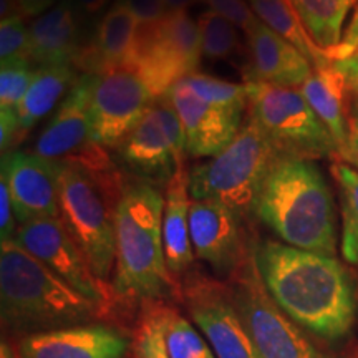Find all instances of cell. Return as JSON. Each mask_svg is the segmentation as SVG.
<instances>
[{"label":"cell","instance_id":"35","mask_svg":"<svg viewBox=\"0 0 358 358\" xmlns=\"http://www.w3.org/2000/svg\"><path fill=\"white\" fill-rule=\"evenodd\" d=\"M327 57L332 64H338V62H345L348 58L358 55V3L353 8L352 19L347 22L345 29H343L342 38L330 50H325Z\"/></svg>","mask_w":358,"mask_h":358},{"label":"cell","instance_id":"7","mask_svg":"<svg viewBox=\"0 0 358 358\" xmlns=\"http://www.w3.org/2000/svg\"><path fill=\"white\" fill-rule=\"evenodd\" d=\"M249 122L266 136L279 158L322 159L338 156L332 134L299 88L245 82Z\"/></svg>","mask_w":358,"mask_h":358},{"label":"cell","instance_id":"18","mask_svg":"<svg viewBox=\"0 0 358 358\" xmlns=\"http://www.w3.org/2000/svg\"><path fill=\"white\" fill-rule=\"evenodd\" d=\"M95 83V73H83L75 82L35 141V155L60 161L78 151L83 153L93 145L90 140V103Z\"/></svg>","mask_w":358,"mask_h":358},{"label":"cell","instance_id":"5","mask_svg":"<svg viewBox=\"0 0 358 358\" xmlns=\"http://www.w3.org/2000/svg\"><path fill=\"white\" fill-rule=\"evenodd\" d=\"M163 209L164 196L150 182L123 187L115 213L116 297L151 302L179 289L164 257Z\"/></svg>","mask_w":358,"mask_h":358},{"label":"cell","instance_id":"26","mask_svg":"<svg viewBox=\"0 0 358 358\" xmlns=\"http://www.w3.org/2000/svg\"><path fill=\"white\" fill-rule=\"evenodd\" d=\"M313 42L330 50L342 38L347 17L358 0H289Z\"/></svg>","mask_w":358,"mask_h":358},{"label":"cell","instance_id":"12","mask_svg":"<svg viewBox=\"0 0 358 358\" xmlns=\"http://www.w3.org/2000/svg\"><path fill=\"white\" fill-rule=\"evenodd\" d=\"M153 100L140 75L128 66L96 75L90 103V140L100 148H118Z\"/></svg>","mask_w":358,"mask_h":358},{"label":"cell","instance_id":"30","mask_svg":"<svg viewBox=\"0 0 358 358\" xmlns=\"http://www.w3.org/2000/svg\"><path fill=\"white\" fill-rule=\"evenodd\" d=\"M182 80L204 100L232 110L244 111L248 108V88H245V83H231L226 82V80L199 73V71Z\"/></svg>","mask_w":358,"mask_h":358},{"label":"cell","instance_id":"8","mask_svg":"<svg viewBox=\"0 0 358 358\" xmlns=\"http://www.w3.org/2000/svg\"><path fill=\"white\" fill-rule=\"evenodd\" d=\"M201 34L187 10L168 12L151 27L138 25L128 69L140 75L155 98H163L179 80L198 73Z\"/></svg>","mask_w":358,"mask_h":358},{"label":"cell","instance_id":"42","mask_svg":"<svg viewBox=\"0 0 358 358\" xmlns=\"http://www.w3.org/2000/svg\"><path fill=\"white\" fill-rule=\"evenodd\" d=\"M335 65L345 73L348 82H350V87L358 90V55L348 58L345 62H338Z\"/></svg>","mask_w":358,"mask_h":358},{"label":"cell","instance_id":"10","mask_svg":"<svg viewBox=\"0 0 358 358\" xmlns=\"http://www.w3.org/2000/svg\"><path fill=\"white\" fill-rule=\"evenodd\" d=\"M186 138L181 120L166 98H156L133 131L120 143V159L143 181L168 185L185 164Z\"/></svg>","mask_w":358,"mask_h":358},{"label":"cell","instance_id":"41","mask_svg":"<svg viewBox=\"0 0 358 358\" xmlns=\"http://www.w3.org/2000/svg\"><path fill=\"white\" fill-rule=\"evenodd\" d=\"M111 0H73L75 7L78 8L82 15H96L105 10L106 6H110Z\"/></svg>","mask_w":358,"mask_h":358},{"label":"cell","instance_id":"36","mask_svg":"<svg viewBox=\"0 0 358 358\" xmlns=\"http://www.w3.org/2000/svg\"><path fill=\"white\" fill-rule=\"evenodd\" d=\"M120 6L127 7L138 20L140 27H151L166 17V7L163 0H115Z\"/></svg>","mask_w":358,"mask_h":358},{"label":"cell","instance_id":"21","mask_svg":"<svg viewBox=\"0 0 358 358\" xmlns=\"http://www.w3.org/2000/svg\"><path fill=\"white\" fill-rule=\"evenodd\" d=\"M138 34V20L127 7L113 2L96 27L92 47L82 53L78 64L85 73L100 75L103 71L128 66Z\"/></svg>","mask_w":358,"mask_h":358},{"label":"cell","instance_id":"15","mask_svg":"<svg viewBox=\"0 0 358 358\" xmlns=\"http://www.w3.org/2000/svg\"><path fill=\"white\" fill-rule=\"evenodd\" d=\"M0 176L10 189L19 227L38 219L60 217L58 161L35 153L8 151L2 156Z\"/></svg>","mask_w":358,"mask_h":358},{"label":"cell","instance_id":"1","mask_svg":"<svg viewBox=\"0 0 358 358\" xmlns=\"http://www.w3.org/2000/svg\"><path fill=\"white\" fill-rule=\"evenodd\" d=\"M252 256L264 287L290 320L324 340L350 334L355 285L337 259L277 241L257 244Z\"/></svg>","mask_w":358,"mask_h":358},{"label":"cell","instance_id":"17","mask_svg":"<svg viewBox=\"0 0 358 358\" xmlns=\"http://www.w3.org/2000/svg\"><path fill=\"white\" fill-rule=\"evenodd\" d=\"M241 219L234 211L214 201H194L189 206V234L192 250L217 274L239 268L244 259Z\"/></svg>","mask_w":358,"mask_h":358},{"label":"cell","instance_id":"24","mask_svg":"<svg viewBox=\"0 0 358 358\" xmlns=\"http://www.w3.org/2000/svg\"><path fill=\"white\" fill-rule=\"evenodd\" d=\"M73 65L37 66L29 92L17 108L22 138L52 111L60 96L77 82Z\"/></svg>","mask_w":358,"mask_h":358},{"label":"cell","instance_id":"2","mask_svg":"<svg viewBox=\"0 0 358 358\" xmlns=\"http://www.w3.org/2000/svg\"><path fill=\"white\" fill-rule=\"evenodd\" d=\"M108 312L20 248L0 245V313L7 332L27 335L92 324Z\"/></svg>","mask_w":358,"mask_h":358},{"label":"cell","instance_id":"33","mask_svg":"<svg viewBox=\"0 0 358 358\" xmlns=\"http://www.w3.org/2000/svg\"><path fill=\"white\" fill-rule=\"evenodd\" d=\"M134 350H136V358H169L161 327L148 303L143 312L140 330L134 338Z\"/></svg>","mask_w":358,"mask_h":358},{"label":"cell","instance_id":"38","mask_svg":"<svg viewBox=\"0 0 358 358\" xmlns=\"http://www.w3.org/2000/svg\"><path fill=\"white\" fill-rule=\"evenodd\" d=\"M22 140V129L17 110L0 108V148L7 155L8 150Z\"/></svg>","mask_w":358,"mask_h":358},{"label":"cell","instance_id":"11","mask_svg":"<svg viewBox=\"0 0 358 358\" xmlns=\"http://www.w3.org/2000/svg\"><path fill=\"white\" fill-rule=\"evenodd\" d=\"M13 241L77 292L106 310L111 307L116 297L113 287L93 272L88 259L60 217L38 219L24 224L19 227Z\"/></svg>","mask_w":358,"mask_h":358},{"label":"cell","instance_id":"45","mask_svg":"<svg viewBox=\"0 0 358 358\" xmlns=\"http://www.w3.org/2000/svg\"><path fill=\"white\" fill-rule=\"evenodd\" d=\"M0 358H20L19 348H15L10 342L2 338V345H0Z\"/></svg>","mask_w":358,"mask_h":358},{"label":"cell","instance_id":"20","mask_svg":"<svg viewBox=\"0 0 358 358\" xmlns=\"http://www.w3.org/2000/svg\"><path fill=\"white\" fill-rule=\"evenodd\" d=\"M83 15L73 0H60L29 25V57L35 66L78 64Z\"/></svg>","mask_w":358,"mask_h":358},{"label":"cell","instance_id":"43","mask_svg":"<svg viewBox=\"0 0 358 358\" xmlns=\"http://www.w3.org/2000/svg\"><path fill=\"white\" fill-rule=\"evenodd\" d=\"M12 17H22L17 0H0V19H12Z\"/></svg>","mask_w":358,"mask_h":358},{"label":"cell","instance_id":"4","mask_svg":"<svg viewBox=\"0 0 358 358\" xmlns=\"http://www.w3.org/2000/svg\"><path fill=\"white\" fill-rule=\"evenodd\" d=\"M103 148L58 161L60 219L88 259L93 272L108 282L115 272V213L122 182L108 166Z\"/></svg>","mask_w":358,"mask_h":358},{"label":"cell","instance_id":"3","mask_svg":"<svg viewBox=\"0 0 358 358\" xmlns=\"http://www.w3.org/2000/svg\"><path fill=\"white\" fill-rule=\"evenodd\" d=\"M254 216L284 244L332 257L337 254L334 198L315 161L277 158L262 185Z\"/></svg>","mask_w":358,"mask_h":358},{"label":"cell","instance_id":"46","mask_svg":"<svg viewBox=\"0 0 358 358\" xmlns=\"http://www.w3.org/2000/svg\"><path fill=\"white\" fill-rule=\"evenodd\" d=\"M355 92H357V93H358V90H355Z\"/></svg>","mask_w":358,"mask_h":358},{"label":"cell","instance_id":"28","mask_svg":"<svg viewBox=\"0 0 358 358\" xmlns=\"http://www.w3.org/2000/svg\"><path fill=\"white\" fill-rule=\"evenodd\" d=\"M342 206V239L340 249L348 264L358 266V171L345 163L332 164Z\"/></svg>","mask_w":358,"mask_h":358},{"label":"cell","instance_id":"25","mask_svg":"<svg viewBox=\"0 0 358 358\" xmlns=\"http://www.w3.org/2000/svg\"><path fill=\"white\" fill-rule=\"evenodd\" d=\"M248 2L257 19L282 38L287 40L290 45H294L302 55H306L313 69L332 64L324 48L313 42L289 0H248Z\"/></svg>","mask_w":358,"mask_h":358},{"label":"cell","instance_id":"16","mask_svg":"<svg viewBox=\"0 0 358 358\" xmlns=\"http://www.w3.org/2000/svg\"><path fill=\"white\" fill-rule=\"evenodd\" d=\"M133 338L120 327L92 322L27 335L20 338V358H127Z\"/></svg>","mask_w":358,"mask_h":358},{"label":"cell","instance_id":"32","mask_svg":"<svg viewBox=\"0 0 358 358\" xmlns=\"http://www.w3.org/2000/svg\"><path fill=\"white\" fill-rule=\"evenodd\" d=\"M30 35L24 17L0 20V64L30 60Z\"/></svg>","mask_w":358,"mask_h":358},{"label":"cell","instance_id":"40","mask_svg":"<svg viewBox=\"0 0 358 358\" xmlns=\"http://www.w3.org/2000/svg\"><path fill=\"white\" fill-rule=\"evenodd\" d=\"M17 3L24 19H34L55 7L58 0H17Z\"/></svg>","mask_w":358,"mask_h":358},{"label":"cell","instance_id":"37","mask_svg":"<svg viewBox=\"0 0 358 358\" xmlns=\"http://www.w3.org/2000/svg\"><path fill=\"white\" fill-rule=\"evenodd\" d=\"M17 231H19V222L13 213L10 189L6 178L0 176V243H10L15 239Z\"/></svg>","mask_w":358,"mask_h":358},{"label":"cell","instance_id":"9","mask_svg":"<svg viewBox=\"0 0 358 358\" xmlns=\"http://www.w3.org/2000/svg\"><path fill=\"white\" fill-rule=\"evenodd\" d=\"M232 275V299L259 358H325L272 301L252 252Z\"/></svg>","mask_w":358,"mask_h":358},{"label":"cell","instance_id":"29","mask_svg":"<svg viewBox=\"0 0 358 358\" xmlns=\"http://www.w3.org/2000/svg\"><path fill=\"white\" fill-rule=\"evenodd\" d=\"M201 52L208 60H229L241 48L237 27L211 10L201 13Z\"/></svg>","mask_w":358,"mask_h":358},{"label":"cell","instance_id":"19","mask_svg":"<svg viewBox=\"0 0 358 358\" xmlns=\"http://www.w3.org/2000/svg\"><path fill=\"white\" fill-rule=\"evenodd\" d=\"M248 42L250 55L245 75L248 82L301 88L312 75L313 65L308 58L262 22L249 30Z\"/></svg>","mask_w":358,"mask_h":358},{"label":"cell","instance_id":"13","mask_svg":"<svg viewBox=\"0 0 358 358\" xmlns=\"http://www.w3.org/2000/svg\"><path fill=\"white\" fill-rule=\"evenodd\" d=\"M182 297L191 320L216 358H259L231 287L201 275L191 277L182 289Z\"/></svg>","mask_w":358,"mask_h":358},{"label":"cell","instance_id":"22","mask_svg":"<svg viewBox=\"0 0 358 358\" xmlns=\"http://www.w3.org/2000/svg\"><path fill=\"white\" fill-rule=\"evenodd\" d=\"M185 164L169 179L164 191L163 245L164 257L173 277L182 275L191 267L192 252L189 234V176Z\"/></svg>","mask_w":358,"mask_h":358},{"label":"cell","instance_id":"39","mask_svg":"<svg viewBox=\"0 0 358 358\" xmlns=\"http://www.w3.org/2000/svg\"><path fill=\"white\" fill-rule=\"evenodd\" d=\"M338 158L358 171V111L350 120V124H348L347 141L338 150Z\"/></svg>","mask_w":358,"mask_h":358},{"label":"cell","instance_id":"34","mask_svg":"<svg viewBox=\"0 0 358 358\" xmlns=\"http://www.w3.org/2000/svg\"><path fill=\"white\" fill-rule=\"evenodd\" d=\"M209 7V10L224 17L245 34L254 29L259 22L248 0H198Z\"/></svg>","mask_w":358,"mask_h":358},{"label":"cell","instance_id":"6","mask_svg":"<svg viewBox=\"0 0 358 358\" xmlns=\"http://www.w3.org/2000/svg\"><path fill=\"white\" fill-rule=\"evenodd\" d=\"M277 158L261 129L248 122L226 150L189 169L191 199L214 201L248 217Z\"/></svg>","mask_w":358,"mask_h":358},{"label":"cell","instance_id":"23","mask_svg":"<svg viewBox=\"0 0 358 358\" xmlns=\"http://www.w3.org/2000/svg\"><path fill=\"white\" fill-rule=\"evenodd\" d=\"M350 90V82L345 73L335 64L313 69L310 77L299 88L332 134L338 150L345 145L348 136L350 120L347 116V98Z\"/></svg>","mask_w":358,"mask_h":358},{"label":"cell","instance_id":"44","mask_svg":"<svg viewBox=\"0 0 358 358\" xmlns=\"http://www.w3.org/2000/svg\"><path fill=\"white\" fill-rule=\"evenodd\" d=\"M192 2H196V0H163L164 7H166L168 12L187 10V7H189Z\"/></svg>","mask_w":358,"mask_h":358},{"label":"cell","instance_id":"14","mask_svg":"<svg viewBox=\"0 0 358 358\" xmlns=\"http://www.w3.org/2000/svg\"><path fill=\"white\" fill-rule=\"evenodd\" d=\"M181 120L186 138V153L192 158H214L226 150L241 131V110L226 108L204 98L179 80L164 95Z\"/></svg>","mask_w":358,"mask_h":358},{"label":"cell","instance_id":"27","mask_svg":"<svg viewBox=\"0 0 358 358\" xmlns=\"http://www.w3.org/2000/svg\"><path fill=\"white\" fill-rule=\"evenodd\" d=\"M146 303L161 327L169 358H216L198 327L192 325L186 317L164 303L156 301Z\"/></svg>","mask_w":358,"mask_h":358},{"label":"cell","instance_id":"31","mask_svg":"<svg viewBox=\"0 0 358 358\" xmlns=\"http://www.w3.org/2000/svg\"><path fill=\"white\" fill-rule=\"evenodd\" d=\"M35 70L37 66L30 60L0 64V108H19L35 77Z\"/></svg>","mask_w":358,"mask_h":358}]
</instances>
